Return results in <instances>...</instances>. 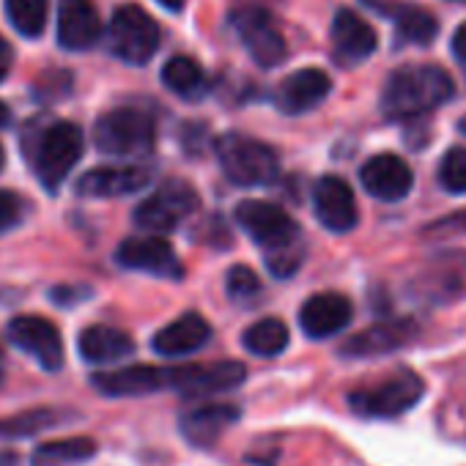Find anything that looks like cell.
Returning a JSON list of instances; mask_svg holds the SVG:
<instances>
[{"label":"cell","mask_w":466,"mask_h":466,"mask_svg":"<svg viewBox=\"0 0 466 466\" xmlns=\"http://www.w3.org/2000/svg\"><path fill=\"white\" fill-rule=\"evenodd\" d=\"M332 45L343 64H360L376 53V31L351 9H340L332 20Z\"/></svg>","instance_id":"603a6c76"},{"label":"cell","mask_w":466,"mask_h":466,"mask_svg":"<svg viewBox=\"0 0 466 466\" xmlns=\"http://www.w3.org/2000/svg\"><path fill=\"white\" fill-rule=\"evenodd\" d=\"M332 91V80L327 72L308 66L294 75H289L278 88V107L289 116H302L313 107H319Z\"/></svg>","instance_id":"ffe728a7"},{"label":"cell","mask_w":466,"mask_h":466,"mask_svg":"<svg viewBox=\"0 0 466 466\" xmlns=\"http://www.w3.org/2000/svg\"><path fill=\"white\" fill-rule=\"evenodd\" d=\"M455 4H463V6H466V0H455Z\"/></svg>","instance_id":"60d3db41"},{"label":"cell","mask_w":466,"mask_h":466,"mask_svg":"<svg viewBox=\"0 0 466 466\" xmlns=\"http://www.w3.org/2000/svg\"><path fill=\"white\" fill-rule=\"evenodd\" d=\"M439 181L447 192L466 195V148H450L439 162Z\"/></svg>","instance_id":"4dcf8cb0"},{"label":"cell","mask_w":466,"mask_h":466,"mask_svg":"<svg viewBox=\"0 0 466 466\" xmlns=\"http://www.w3.org/2000/svg\"><path fill=\"white\" fill-rule=\"evenodd\" d=\"M211 338V327L200 313H184L181 319H176L173 324L162 327L154 340L151 349L159 357H187L200 351Z\"/></svg>","instance_id":"7402d4cb"},{"label":"cell","mask_w":466,"mask_h":466,"mask_svg":"<svg viewBox=\"0 0 466 466\" xmlns=\"http://www.w3.org/2000/svg\"><path fill=\"white\" fill-rule=\"evenodd\" d=\"M425 398V381L411 368H395L392 373L362 384L346 395L349 409L362 420H398L409 414Z\"/></svg>","instance_id":"7a4b0ae2"},{"label":"cell","mask_w":466,"mask_h":466,"mask_svg":"<svg viewBox=\"0 0 466 466\" xmlns=\"http://www.w3.org/2000/svg\"><path fill=\"white\" fill-rule=\"evenodd\" d=\"M239 420H242V409L237 403H200L181 414L178 431L192 447L208 450Z\"/></svg>","instance_id":"4fadbf2b"},{"label":"cell","mask_w":466,"mask_h":466,"mask_svg":"<svg viewBox=\"0 0 466 466\" xmlns=\"http://www.w3.org/2000/svg\"><path fill=\"white\" fill-rule=\"evenodd\" d=\"M6 335L20 351L31 354L39 362V368L61 370L64 340H61V332L53 321H47L42 316H17V319H12Z\"/></svg>","instance_id":"8fae6325"},{"label":"cell","mask_w":466,"mask_h":466,"mask_svg":"<svg viewBox=\"0 0 466 466\" xmlns=\"http://www.w3.org/2000/svg\"><path fill=\"white\" fill-rule=\"evenodd\" d=\"M83 157V132L77 124H69V121H58V124H50L36 146H34V170L39 176V181L50 189H56L66 176L69 170L77 165V159Z\"/></svg>","instance_id":"5b68a950"},{"label":"cell","mask_w":466,"mask_h":466,"mask_svg":"<svg viewBox=\"0 0 466 466\" xmlns=\"http://www.w3.org/2000/svg\"><path fill=\"white\" fill-rule=\"evenodd\" d=\"M455 428H461V431L466 433V406H463V420H458V422H455Z\"/></svg>","instance_id":"74e56055"},{"label":"cell","mask_w":466,"mask_h":466,"mask_svg":"<svg viewBox=\"0 0 466 466\" xmlns=\"http://www.w3.org/2000/svg\"><path fill=\"white\" fill-rule=\"evenodd\" d=\"M450 47H452V56L466 66V23H463V25H458V31L452 34Z\"/></svg>","instance_id":"836d02e7"},{"label":"cell","mask_w":466,"mask_h":466,"mask_svg":"<svg viewBox=\"0 0 466 466\" xmlns=\"http://www.w3.org/2000/svg\"><path fill=\"white\" fill-rule=\"evenodd\" d=\"M69 417L56 411V409H31L23 414H15L9 420H0V436H12V439H23V436H34L39 431H47L53 425L66 422Z\"/></svg>","instance_id":"f1b7e54d"},{"label":"cell","mask_w":466,"mask_h":466,"mask_svg":"<svg viewBox=\"0 0 466 466\" xmlns=\"http://www.w3.org/2000/svg\"><path fill=\"white\" fill-rule=\"evenodd\" d=\"M4 165H6V151H4V146H0V170H4Z\"/></svg>","instance_id":"ab89813d"},{"label":"cell","mask_w":466,"mask_h":466,"mask_svg":"<svg viewBox=\"0 0 466 466\" xmlns=\"http://www.w3.org/2000/svg\"><path fill=\"white\" fill-rule=\"evenodd\" d=\"M159 25L140 6H121L107 28V42L113 56L127 64H148L159 47Z\"/></svg>","instance_id":"8992f818"},{"label":"cell","mask_w":466,"mask_h":466,"mask_svg":"<svg viewBox=\"0 0 466 466\" xmlns=\"http://www.w3.org/2000/svg\"><path fill=\"white\" fill-rule=\"evenodd\" d=\"M94 455H96V441L91 436L53 439L34 450L31 466H75L91 461Z\"/></svg>","instance_id":"d4e9b609"},{"label":"cell","mask_w":466,"mask_h":466,"mask_svg":"<svg viewBox=\"0 0 466 466\" xmlns=\"http://www.w3.org/2000/svg\"><path fill=\"white\" fill-rule=\"evenodd\" d=\"M313 211L332 233H346L357 225V200L340 176H321L313 187Z\"/></svg>","instance_id":"9a60e30c"},{"label":"cell","mask_w":466,"mask_h":466,"mask_svg":"<svg viewBox=\"0 0 466 466\" xmlns=\"http://www.w3.org/2000/svg\"><path fill=\"white\" fill-rule=\"evenodd\" d=\"M102 20L91 0H61L58 6V45L72 53H83L96 45Z\"/></svg>","instance_id":"d6986e66"},{"label":"cell","mask_w":466,"mask_h":466,"mask_svg":"<svg viewBox=\"0 0 466 466\" xmlns=\"http://www.w3.org/2000/svg\"><path fill=\"white\" fill-rule=\"evenodd\" d=\"M458 132H461V135L466 137V116H463V118L458 121Z\"/></svg>","instance_id":"f35d334b"},{"label":"cell","mask_w":466,"mask_h":466,"mask_svg":"<svg viewBox=\"0 0 466 466\" xmlns=\"http://www.w3.org/2000/svg\"><path fill=\"white\" fill-rule=\"evenodd\" d=\"M248 379L242 362H206V365H181L173 368V390L184 398H208L217 392L237 390Z\"/></svg>","instance_id":"30bf717a"},{"label":"cell","mask_w":466,"mask_h":466,"mask_svg":"<svg viewBox=\"0 0 466 466\" xmlns=\"http://www.w3.org/2000/svg\"><path fill=\"white\" fill-rule=\"evenodd\" d=\"M417 335V327L406 319L400 321H384L376 324L365 332H357L354 338H349L340 346V357L346 360H370V357H384L390 351L403 349L406 343H411Z\"/></svg>","instance_id":"ac0fdd59"},{"label":"cell","mask_w":466,"mask_h":466,"mask_svg":"<svg viewBox=\"0 0 466 466\" xmlns=\"http://www.w3.org/2000/svg\"><path fill=\"white\" fill-rule=\"evenodd\" d=\"M12 61H15V53H12L9 42L0 36V80H6V75L12 69Z\"/></svg>","instance_id":"e575fe53"},{"label":"cell","mask_w":466,"mask_h":466,"mask_svg":"<svg viewBox=\"0 0 466 466\" xmlns=\"http://www.w3.org/2000/svg\"><path fill=\"white\" fill-rule=\"evenodd\" d=\"M233 28H237L239 39L245 42V47L256 64L269 69V66H278L286 61V56H289L286 39L264 9H256V6L239 9L233 15Z\"/></svg>","instance_id":"9c48e42d"},{"label":"cell","mask_w":466,"mask_h":466,"mask_svg":"<svg viewBox=\"0 0 466 466\" xmlns=\"http://www.w3.org/2000/svg\"><path fill=\"white\" fill-rule=\"evenodd\" d=\"M25 217V200L15 189H0V233L15 230Z\"/></svg>","instance_id":"d6a6232c"},{"label":"cell","mask_w":466,"mask_h":466,"mask_svg":"<svg viewBox=\"0 0 466 466\" xmlns=\"http://www.w3.org/2000/svg\"><path fill=\"white\" fill-rule=\"evenodd\" d=\"M47 0H6V15L17 34L23 36H39L47 25Z\"/></svg>","instance_id":"f546056e"},{"label":"cell","mask_w":466,"mask_h":466,"mask_svg":"<svg viewBox=\"0 0 466 466\" xmlns=\"http://www.w3.org/2000/svg\"><path fill=\"white\" fill-rule=\"evenodd\" d=\"M94 390L107 398H140L162 390H173V368L154 365H127L116 370L96 373L91 379Z\"/></svg>","instance_id":"7c38bea8"},{"label":"cell","mask_w":466,"mask_h":466,"mask_svg":"<svg viewBox=\"0 0 466 466\" xmlns=\"http://www.w3.org/2000/svg\"><path fill=\"white\" fill-rule=\"evenodd\" d=\"M77 349L88 365H113V362L127 360L135 351V340L124 329H116L107 324H94L80 332Z\"/></svg>","instance_id":"cb8c5ba5"},{"label":"cell","mask_w":466,"mask_h":466,"mask_svg":"<svg viewBox=\"0 0 466 466\" xmlns=\"http://www.w3.org/2000/svg\"><path fill=\"white\" fill-rule=\"evenodd\" d=\"M455 94L452 77L439 66H400L381 91V113L390 121H411L450 102Z\"/></svg>","instance_id":"6da1fadb"},{"label":"cell","mask_w":466,"mask_h":466,"mask_svg":"<svg viewBox=\"0 0 466 466\" xmlns=\"http://www.w3.org/2000/svg\"><path fill=\"white\" fill-rule=\"evenodd\" d=\"M217 157L222 165V173L237 187H261L278 178L280 162L272 146L250 137L230 132L217 143Z\"/></svg>","instance_id":"3957f363"},{"label":"cell","mask_w":466,"mask_h":466,"mask_svg":"<svg viewBox=\"0 0 466 466\" xmlns=\"http://www.w3.org/2000/svg\"><path fill=\"white\" fill-rule=\"evenodd\" d=\"M354 308L343 294L327 291L310 297L299 310V327L310 340H327L351 324Z\"/></svg>","instance_id":"e0dca14e"},{"label":"cell","mask_w":466,"mask_h":466,"mask_svg":"<svg viewBox=\"0 0 466 466\" xmlns=\"http://www.w3.org/2000/svg\"><path fill=\"white\" fill-rule=\"evenodd\" d=\"M384 15L390 12V17L395 20V31L400 36V42L409 45H431L439 34L436 20L422 12V9H411V6H395V9H381Z\"/></svg>","instance_id":"83f0119b"},{"label":"cell","mask_w":466,"mask_h":466,"mask_svg":"<svg viewBox=\"0 0 466 466\" xmlns=\"http://www.w3.org/2000/svg\"><path fill=\"white\" fill-rule=\"evenodd\" d=\"M157 4H162L167 12H181L184 9V0H157Z\"/></svg>","instance_id":"d590c367"},{"label":"cell","mask_w":466,"mask_h":466,"mask_svg":"<svg viewBox=\"0 0 466 466\" xmlns=\"http://www.w3.org/2000/svg\"><path fill=\"white\" fill-rule=\"evenodd\" d=\"M116 261L132 272H146V275L170 278V280L181 278V264H178L173 248L159 237H143V239L121 242V248L116 250Z\"/></svg>","instance_id":"2e32d148"},{"label":"cell","mask_w":466,"mask_h":466,"mask_svg":"<svg viewBox=\"0 0 466 466\" xmlns=\"http://www.w3.org/2000/svg\"><path fill=\"white\" fill-rule=\"evenodd\" d=\"M9 124V107L6 105H0V127Z\"/></svg>","instance_id":"8d00e7d4"},{"label":"cell","mask_w":466,"mask_h":466,"mask_svg":"<svg viewBox=\"0 0 466 466\" xmlns=\"http://www.w3.org/2000/svg\"><path fill=\"white\" fill-rule=\"evenodd\" d=\"M148 170L135 165H107L94 167L77 181V192L88 198H121L143 189L148 184Z\"/></svg>","instance_id":"44dd1931"},{"label":"cell","mask_w":466,"mask_h":466,"mask_svg":"<svg viewBox=\"0 0 466 466\" xmlns=\"http://www.w3.org/2000/svg\"><path fill=\"white\" fill-rule=\"evenodd\" d=\"M198 192L187 181L173 178L135 208V222L148 233H170L198 208Z\"/></svg>","instance_id":"52a82bcc"},{"label":"cell","mask_w":466,"mask_h":466,"mask_svg":"<svg viewBox=\"0 0 466 466\" xmlns=\"http://www.w3.org/2000/svg\"><path fill=\"white\" fill-rule=\"evenodd\" d=\"M360 181L365 187L368 195H373L376 200H403L411 187H414V173L411 167L395 157V154H376L370 157L362 167H360Z\"/></svg>","instance_id":"5bb4252c"},{"label":"cell","mask_w":466,"mask_h":466,"mask_svg":"<svg viewBox=\"0 0 466 466\" xmlns=\"http://www.w3.org/2000/svg\"><path fill=\"white\" fill-rule=\"evenodd\" d=\"M289 327L280 319H261L242 335V346L256 357H278L289 349Z\"/></svg>","instance_id":"4316f807"},{"label":"cell","mask_w":466,"mask_h":466,"mask_svg":"<svg viewBox=\"0 0 466 466\" xmlns=\"http://www.w3.org/2000/svg\"><path fill=\"white\" fill-rule=\"evenodd\" d=\"M154 140H157L154 118L137 107L107 110L94 127L96 148L113 157H143L154 148Z\"/></svg>","instance_id":"277c9868"},{"label":"cell","mask_w":466,"mask_h":466,"mask_svg":"<svg viewBox=\"0 0 466 466\" xmlns=\"http://www.w3.org/2000/svg\"><path fill=\"white\" fill-rule=\"evenodd\" d=\"M162 83L176 96L189 99V102L200 99L206 94V88H208V80H206L203 69L192 58H187V56H176V58H170L162 66Z\"/></svg>","instance_id":"484cf974"},{"label":"cell","mask_w":466,"mask_h":466,"mask_svg":"<svg viewBox=\"0 0 466 466\" xmlns=\"http://www.w3.org/2000/svg\"><path fill=\"white\" fill-rule=\"evenodd\" d=\"M225 291L233 302H250L261 294V280L250 267H233L225 278Z\"/></svg>","instance_id":"1f68e13d"},{"label":"cell","mask_w":466,"mask_h":466,"mask_svg":"<svg viewBox=\"0 0 466 466\" xmlns=\"http://www.w3.org/2000/svg\"><path fill=\"white\" fill-rule=\"evenodd\" d=\"M237 222L245 228V233L258 242L261 248L272 250H283L299 242V228L297 222L289 217V211H283L278 203L269 200H245L237 206Z\"/></svg>","instance_id":"ba28073f"}]
</instances>
